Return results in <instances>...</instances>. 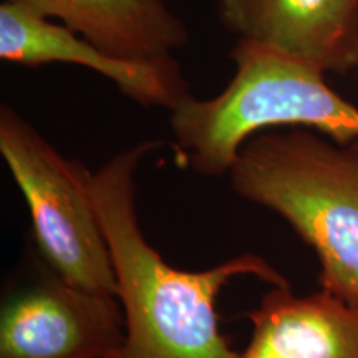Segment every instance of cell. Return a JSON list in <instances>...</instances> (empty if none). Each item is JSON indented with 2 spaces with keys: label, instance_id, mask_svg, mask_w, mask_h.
<instances>
[{
  "label": "cell",
  "instance_id": "5b68a950",
  "mask_svg": "<svg viewBox=\"0 0 358 358\" xmlns=\"http://www.w3.org/2000/svg\"><path fill=\"white\" fill-rule=\"evenodd\" d=\"M123 340L116 295L55 274L10 295L0 312V358H113Z\"/></svg>",
  "mask_w": 358,
  "mask_h": 358
},
{
  "label": "cell",
  "instance_id": "ba28073f",
  "mask_svg": "<svg viewBox=\"0 0 358 358\" xmlns=\"http://www.w3.org/2000/svg\"><path fill=\"white\" fill-rule=\"evenodd\" d=\"M245 317L252 337L239 358H358V306L327 290L274 285Z\"/></svg>",
  "mask_w": 358,
  "mask_h": 358
},
{
  "label": "cell",
  "instance_id": "3957f363",
  "mask_svg": "<svg viewBox=\"0 0 358 358\" xmlns=\"http://www.w3.org/2000/svg\"><path fill=\"white\" fill-rule=\"evenodd\" d=\"M231 58L236 73L219 95H189L169 110L178 158L191 171L229 174L248 140L267 129L308 128L338 143L358 138V108L322 70L239 40Z\"/></svg>",
  "mask_w": 358,
  "mask_h": 358
},
{
  "label": "cell",
  "instance_id": "8992f818",
  "mask_svg": "<svg viewBox=\"0 0 358 358\" xmlns=\"http://www.w3.org/2000/svg\"><path fill=\"white\" fill-rule=\"evenodd\" d=\"M239 42L335 73L358 69V0H216Z\"/></svg>",
  "mask_w": 358,
  "mask_h": 358
},
{
  "label": "cell",
  "instance_id": "9c48e42d",
  "mask_svg": "<svg viewBox=\"0 0 358 358\" xmlns=\"http://www.w3.org/2000/svg\"><path fill=\"white\" fill-rule=\"evenodd\" d=\"M45 19H58L101 50L127 60L173 66L189 42L185 22L164 0H10Z\"/></svg>",
  "mask_w": 358,
  "mask_h": 358
},
{
  "label": "cell",
  "instance_id": "52a82bcc",
  "mask_svg": "<svg viewBox=\"0 0 358 358\" xmlns=\"http://www.w3.org/2000/svg\"><path fill=\"white\" fill-rule=\"evenodd\" d=\"M0 58L24 66L77 64L108 78L145 106L173 110L191 95L179 65L159 66L115 57L69 27L53 24L10 0L0 6Z\"/></svg>",
  "mask_w": 358,
  "mask_h": 358
},
{
  "label": "cell",
  "instance_id": "277c9868",
  "mask_svg": "<svg viewBox=\"0 0 358 358\" xmlns=\"http://www.w3.org/2000/svg\"><path fill=\"white\" fill-rule=\"evenodd\" d=\"M0 155L29 206L35 244L52 274L77 287L116 295L88 169L66 159L7 103L0 106Z\"/></svg>",
  "mask_w": 358,
  "mask_h": 358
},
{
  "label": "cell",
  "instance_id": "6da1fadb",
  "mask_svg": "<svg viewBox=\"0 0 358 358\" xmlns=\"http://www.w3.org/2000/svg\"><path fill=\"white\" fill-rule=\"evenodd\" d=\"M159 145L136 143L90 171L124 319L123 345L113 358H239L219 327V294L243 275L271 287L289 285V280L250 252L204 271H182L161 257L143 234L134 182L141 161Z\"/></svg>",
  "mask_w": 358,
  "mask_h": 358
},
{
  "label": "cell",
  "instance_id": "7a4b0ae2",
  "mask_svg": "<svg viewBox=\"0 0 358 358\" xmlns=\"http://www.w3.org/2000/svg\"><path fill=\"white\" fill-rule=\"evenodd\" d=\"M229 179L239 198L275 213L310 245L322 290L358 306V138L267 129L243 146Z\"/></svg>",
  "mask_w": 358,
  "mask_h": 358
}]
</instances>
